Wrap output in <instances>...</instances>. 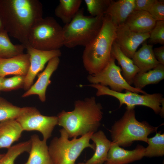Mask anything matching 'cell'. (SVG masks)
<instances>
[{
    "label": "cell",
    "mask_w": 164,
    "mask_h": 164,
    "mask_svg": "<svg viewBox=\"0 0 164 164\" xmlns=\"http://www.w3.org/2000/svg\"><path fill=\"white\" fill-rule=\"evenodd\" d=\"M43 13L38 0H0V19L5 30L25 46L32 27Z\"/></svg>",
    "instance_id": "1"
},
{
    "label": "cell",
    "mask_w": 164,
    "mask_h": 164,
    "mask_svg": "<svg viewBox=\"0 0 164 164\" xmlns=\"http://www.w3.org/2000/svg\"><path fill=\"white\" fill-rule=\"evenodd\" d=\"M101 104L91 97L74 103L73 110L58 114V125L66 131L69 138H77L97 131L103 113Z\"/></svg>",
    "instance_id": "2"
},
{
    "label": "cell",
    "mask_w": 164,
    "mask_h": 164,
    "mask_svg": "<svg viewBox=\"0 0 164 164\" xmlns=\"http://www.w3.org/2000/svg\"><path fill=\"white\" fill-rule=\"evenodd\" d=\"M117 26L109 16L105 14L99 32L85 46L82 56L83 63L90 75L99 73L109 61L112 45L116 38Z\"/></svg>",
    "instance_id": "3"
},
{
    "label": "cell",
    "mask_w": 164,
    "mask_h": 164,
    "mask_svg": "<svg viewBox=\"0 0 164 164\" xmlns=\"http://www.w3.org/2000/svg\"><path fill=\"white\" fill-rule=\"evenodd\" d=\"M104 15H85L84 9H80L72 21L63 27V46L72 48L89 44L99 32Z\"/></svg>",
    "instance_id": "4"
},
{
    "label": "cell",
    "mask_w": 164,
    "mask_h": 164,
    "mask_svg": "<svg viewBox=\"0 0 164 164\" xmlns=\"http://www.w3.org/2000/svg\"><path fill=\"white\" fill-rule=\"evenodd\" d=\"M126 109L122 117L111 127L112 143L123 147L129 146L135 141L147 143L148 136L156 132L158 127L151 126L146 121H139L134 108Z\"/></svg>",
    "instance_id": "5"
},
{
    "label": "cell",
    "mask_w": 164,
    "mask_h": 164,
    "mask_svg": "<svg viewBox=\"0 0 164 164\" xmlns=\"http://www.w3.org/2000/svg\"><path fill=\"white\" fill-rule=\"evenodd\" d=\"M60 132V137H54L48 146L53 164H76L77 159L85 149L89 147L95 150L94 144L90 143L93 133L69 140L65 129L62 128Z\"/></svg>",
    "instance_id": "6"
},
{
    "label": "cell",
    "mask_w": 164,
    "mask_h": 164,
    "mask_svg": "<svg viewBox=\"0 0 164 164\" xmlns=\"http://www.w3.org/2000/svg\"><path fill=\"white\" fill-rule=\"evenodd\" d=\"M28 44L41 50H60L63 46V27L53 17L42 18L32 27L29 37Z\"/></svg>",
    "instance_id": "7"
},
{
    "label": "cell",
    "mask_w": 164,
    "mask_h": 164,
    "mask_svg": "<svg viewBox=\"0 0 164 164\" xmlns=\"http://www.w3.org/2000/svg\"><path fill=\"white\" fill-rule=\"evenodd\" d=\"M89 86L97 90V96L107 95L114 97L119 102V107L123 104L126 105V109L134 108L137 105L143 106L152 109L156 114H160L161 111V102L163 98L160 93L142 95L130 91H125V93L113 91L108 87L98 84H91Z\"/></svg>",
    "instance_id": "8"
},
{
    "label": "cell",
    "mask_w": 164,
    "mask_h": 164,
    "mask_svg": "<svg viewBox=\"0 0 164 164\" xmlns=\"http://www.w3.org/2000/svg\"><path fill=\"white\" fill-rule=\"evenodd\" d=\"M115 59L111 55L108 63L97 74L89 75L87 77L91 84H98L103 86L110 87V89L118 92L125 91L145 94L147 93L130 85L123 77L121 70L115 63Z\"/></svg>",
    "instance_id": "9"
},
{
    "label": "cell",
    "mask_w": 164,
    "mask_h": 164,
    "mask_svg": "<svg viewBox=\"0 0 164 164\" xmlns=\"http://www.w3.org/2000/svg\"><path fill=\"white\" fill-rule=\"evenodd\" d=\"M16 120L23 131H39L42 134L43 140L46 141L58 125L57 116L43 115L36 108L31 107H23L21 113Z\"/></svg>",
    "instance_id": "10"
},
{
    "label": "cell",
    "mask_w": 164,
    "mask_h": 164,
    "mask_svg": "<svg viewBox=\"0 0 164 164\" xmlns=\"http://www.w3.org/2000/svg\"><path fill=\"white\" fill-rule=\"evenodd\" d=\"M29 56L30 66L25 76L23 89L28 90L32 85L35 78L44 68L45 64L52 58L60 56V50H43L34 48L29 45L26 46Z\"/></svg>",
    "instance_id": "11"
},
{
    "label": "cell",
    "mask_w": 164,
    "mask_h": 164,
    "mask_svg": "<svg viewBox=\"0 0 164 164\" xmlns=\"http://www.w3.org/2000/svg\"><path fill=\"white\" fill-rule=\"evenodd\" d=\"M150 33H138L131 30L124 23L117 26L114 41L122 52L132 58L139 45L149 39Z\"/></svg>",
    "instance_id": "12"
},
{
    "label": "cell",
    "mask_w": 164,
    "mask_h": 164,
    "mask_svg": "<svg viewBox=\"0 0 164 164\" xmlns=\"http://www.w3.org/2000/svg\"><path fill=\"white\" fill-rule=\"evenodd\" d=\"M59 57L53 58L48 62L45 69L39 74L38 78L36 83L22 95L26 97L33 95H36L42 102L46 100V91L48 86L50 84V77L53 73L57 69L60 63Z\"/></svg>",
    "instance_id": "13"
},
{
    "label": "cell",
    "mask_w": 164,
    "mask_h": 164,
    "mask_svg": "<svg viewBox=\"0 0 164 164\" xmlns=\"http://www.w3.org/2000/svg\"><path fill=\"white\" fill-rule=\"evenodd\" d=\"M145 148L138 145L132 150H127L113 143L108 151L104 164H128L144 157Z\"/></svg>",
    "instance_id": "14"
},
{
    "label": "cell",
    "mask_w": 164,
    "mask_h": 164,
    "mask_svg": "<svg viewBox=\"0 0 164 164\" xmlns=\"http://www.w3.org/2000/svg\"><path fill=\"white\" fill-rule=\"evenodd\" d=\"M30 66L29 55L22 54L8 58L0 59V77L27 74Z\"/></svg>",
    "instance_id": "15"
},
{
    "label": "cell",
    "mask_w": 164,
    "mask_h": 164,
    "mask_svg": "<svg viewBox=\"0 0 164 164\" xmlns=\"http://www.w3.org/2000/svg\"><path fill=\"white\" fill-rule=\"evenodd\" d=\"M156 22L149 12L134 10L124 23L131 30L142 34L150 33L154 27Z\"/></svg>",
    "instance_id": "16"
},
{
    "label": "cell",
    "mask_w": 164,
    "mask_h": 164,
    "mask_svg": "<svg viewBox=\"0 0 164 164\" xmlns=\"http://www.w3.org/2000/svg\"><path fill=\"white\" fill-rule=\"evenodd\" d=\"M153 46L145 41L141 47L134 54L132 59L139 70L138 73L147 72L160 64L154 55Z\"/></svg>",
    "instance_id": "17"
},
{
    "label": "cell",
    "mask_w": 164,
    "mask_h": 164,
    "mask_svg": "<svg viewBox=\"0 0 164 164\" xmlns=\"http://www.w3.org/2000/svg\"><path fill=\"white\" fill-rule=\"evenodd\" d=\"M29 158L23 164H53L49 153L46 141L41 140L36 134L32 135Z\"/></svg>",
    "instance_id": "18"
},
{
    "label": "cell",
    "mask_w": 164,
    "mask_h": 164,
    "mask_svg": "<svg viewBox=\"0 0 164 164\" xmlns=\"http://www.w3.org/2000/svg\"><path fill=\"white\" fill-rule=\"evenodd\" d=\"M135 7V0H112L104 15L109 16L113 22L117 26L125 22Z\"/></svg>",
    "instance_id": "19"
},
{
    "label": "cell",
    "mask_w": 164,
    "mask_h": 164,
    "mask_svg": "<svg viewBox=\"0 0 164 164\" xmlns=\"http://www.w3.org/2000/svg\"><path fill=\"white\" fill-rule=\"evenodd\" d=\"M23 131L16 119L0 122V149L9 148L13 143L19 140Z\"/></svg>",
    "instance_id": "20"
},
{
    "label": "cell",
    "mask_w": 164,
    "mask_h": 164,
    "mask_svg": "<svg viewBox=\"0 0 164 164\" xmlns=\"http://www.w3.org/2000/svg\"><path fill=\"white\" fill-rule=\"evenodd\" d=\"M111 55L116 60L121 67L122 75L126 82L130 85L133 84L134 78L139 72V70L131 59L122 52L119 46L114 41L112 44Z\"/></svg>",
    "instance_id": "21"
},
{
    "label": "cell",
    "mask_w": 164,
    "mask_h": 164,
    "mask_svg": "<svg viewBox=\"0 0 164 164\" xmlns=\"http://www.w3.org/2000/svg\"><path fill=\"white\" fill-rule=\"evenodd\" d=\"M91 139L93 141L95 145V152L86 163L88 164H103L106 160L112 142L108 139L104 132L101 130L94 133Z\"/></svg>",
    "instance_id": "22"
},
{
    "label": "cell",
    "mask_w": 164,
    "mask_h": 164,
    "mask_svg": "<svg viewBox=\"0 0 164 164\" xmlns=\"http://www.w3.org/2000/svg\"><path fill=\"white\" fill-rule=\"evenodd\" d=\"M164 79V65L159 64L156 67L147 72L138 73L133 84L134 87L140 89L147 85L156 84Z\"/></svg>",
    "instance_id": "23"
},
{
    "label": "cell",
    "mask_w": 164,
    "mask_h": 164,
    "mask_svg": "<svg viewBox=\"0 0 164 164\" xmlns=\"http://www.w3.org/2000/svg\"><path fill=\"white\" fill-rule=\"evenodd\" d=\"M81 0H60L55 14L65 24L70 23L79 10Z\"/></svg>",
    "instance_id": "24"
},
{
    "label": "cell",
    "mask_w": 164,
    "mask_h": 164,
    "mask_svg": "<svg viewBox=\"0 0 164 164\" xmlns=\"http://www.w3.org/2000/svg\"><path fill=\"white\" fill-rule=\"evenodd\" d=\"M25 49V46L22 44H13L5 31L0 33V59L11 58L23 54Z\"/></svg>",
    "instance_id": "25"
},
{
    "label": "cell",
    "mask_w": 164,
    "mask_h": 164,
    "mask_svg": "<svg viewBox=\"0 0 164 164\" xmlns=\"http://www.w3.org/2000/svg\"><path fill=\"white\" fill-rule=\"evenodd\" d=\"M148 146L145 148L144 156L149 157L163 156L164 155V134L161 131L148 138Z\"/></svg>",
    "instance_id": "26"
},
{
    "label": "cell",
    "mask_w": 164,
    "mask_h": 164,
    "mask_svg": "<svg viewBox=\"0 0 164 164\" xmlns=\"http://www.w3.org/2000/svg\"><path fill=\"white\" fill-rule=\"evenodd\" d=\"M31 145L30 139L12 146L0 161V164H15L17 158L22 154L29 152Z\"/></svg>",
    "instance_id": "27"
},
{
    "label": "cell",
    "mask_w": 164,
    "mask_h": 164,
    "mask_svg": "<svg viewBox=\"0 0 164 164\" xmlns=\"http://www.w3.org/2000/svg\"><path fill=\"white\" fill-rule=\"evenodd\" d=\"M22 108L12 104L0 97V122L10 119H16L21 114Z\"/></svg>",
    "instance_id": "28"
},
{
    "label": "cell",
    "mask_w": 164,
    "mask_h": 164,
    "mask_svg": "<svg viewBox=\"0 0 164 164\" xmlns=\"http://www.w3.org/2000/svg\"><path fill=\"white\" fill-rule=\"evenodd\" d=\"M112 0H84L91 15L95 17L104 15Z\"/></svg>",
    "instance_id": "29"
},
{
    "label": "cell",
    "mask_w": 164,
    "mask_h": 164,
    "mask_svg": "<svg viewBox=\"0 0 164 164\" xmlns=\"http://www.w3.org/2000/svg\"><path fill=\"white\" fill-rule=\"evenodd\" d=\"M25 76L15 75L9 78H4L2 82V91H8L23 88Z\"/></svg>",
    "instance_id": "30"
},
{
    "label": "cell",
    "mask_w": 164,
    "mask_h": 164,
    "mask_svg": "<svg viewBox=\"0 0 164 164\" xmlns=\"http://www.w3.org/2000/svg\"><path fill=\"white\" fill-rule=\"evenodd\" d=\"M148 43L164 45V21H156L154 27L150 32Z\"/></svg>",
    "instance_id": "31"
},
{
    "label": "cell",
    "mask_w": 164,
    "mask_h": 164,
    "mask_svg": "<svg viewBox=\"0 0 164 164\" xmlns=\"http://www.w3.org/2000/svg\"><path fill=\"white\" fill-rule=\"evenodd\" d=\"M148 12L155 21H164V0H157Z\"/></svg>",
    "instance_id": "32"
},
{
    "label": "cell",
    "mask_w": 164,
    "mask_h": 164,
    "mask_svg": "<svg viewBox=\"0 0 164 164\" xmlns=\"http://www.w3.org/2000/svg\"><path fill=\"white\" fill-rule=\"evenodd\" d=\"M157 0H135V10H142L148 12Z\"/></svg>",
    "instance_id": "33"
},
{
    "label": "cell",
    "mask_w": 164,
    "mask_h": 164,
    "mask_svg": "<svg viewBox=\"0 0 164 164\" xmlns=\"http://www.w3.org/2000/svg\"><path fill=\"white\" fill-rule=\"evenodd\" d=\"M155 57L160 64L164 65V46H162L153 49Z\"/></svg>",
    "instance_id": "34"
},
{
    "label": "cell",
    "mask_w": 164,
    "mask_h": 164,
    "mask_svg": "<svg viewBox=\"0 0 164 164\" xmlns=\"http://www.w3.org/2000/svg\"><path fill=\"white\" fill-rule=\"evenodd\" d=\"M161 111L159 114L160 116L162 118L164 116V99H162L161 102Z\"/></svg>",
    "instance_id": "35"
},
{
    "label": "cell",
    "mask_w": 164,
    "mask_h": 164,
    "mask_svg": "<svg viewBox=\"0 0 164 164\" xmlns=\"http://www.w3.org/2000/svg\"><path fill=\"white\" fill-rule=\"evenodd\" d=\"M5 31L4 28L0 19V33L3 32Z\"/></svg>",
    "instance_id": "36"
},
{
    "label": "cell",
    "mask_w": 164,
    "mask_h": 164,
    "mask_svg": "<svg viewBox=\"0 0 164 164\" xmlns=\"http://www.w3.org/2000/svg\"><path fill=\"white\" fill-rule=\"evenodd\" d=\"M5 77H0V93L2 91V82Z\"/></svg>",
    "instance_id": "37"
},
{
    "label": "cell",
    "mask_w": 164,
    "mask_h": 164,
    "mask_svg": "<svg viewBox=\"0 0 164 164\" xmlns=\"http://www.w3.org/2000/svg\"><path fill=\"white\" fill-rule=\"evenodd\" d=\"M5 154H0V160H1L3 157L5 155Z\"/></svg>",
    "instance_id": "38"
},
{
    "label": "cell",
    "mask_w": 164,
    "mask_h": 164,
    "mask_svg": "<svg viewBox=\"0 0 164 164\" xmlns=\"http://www.w3.org/2000/svg\"><path fill=\"white\" fill-rule=\"evenodd\" d=\"M77 164H88L86 162L85 163H84V162H79Z\"/></svg>",
    "instance_id": "39"
},
{
    "label": "cell",
    "mask_w": 164,
    "mask_h": 164,
    "mask_svg": "<svg viewBox=\"0 0 164 164\" xmlns=\"http://www.w3.org/2000/svg\"><path fill=\"white\" fill-rule=\"evenodd\" d=\"M162 164H164V162H163Z\"/></svg>",
    "instance_id": "40"
},
{
    "label": "cell",
    "mask_w": 164,
    "mask_h": 164,
    "mask_svg": "<svg viewBox=\"0 0 164 164\" xmlns=\"http://www.w3.org/2000/svg\"><path fill=\"white\" fill-rule=\"evenodd\" d=\"M1 160H0V161Z\"/></svg>",
    "instance_id": "41"
}]
</instances>
